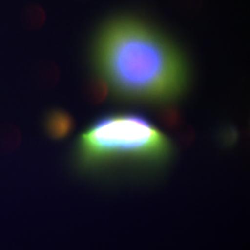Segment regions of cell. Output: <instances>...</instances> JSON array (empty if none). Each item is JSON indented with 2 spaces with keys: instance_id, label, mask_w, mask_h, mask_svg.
<instances>
[{
  "instance_id": "obj_1",
  "label": "cell",
  "mask_w": 250,
  "mask_h": 250,
  "mask_svg": "<svg viewBox=\"0 0 250 250\" xmlns=\"http://www.w3.org/2000/svg\"><path fill=\"white\" fill-rule=\"evenodd\" d=\"M90 61L109 91L129 101L170 104L187 93L191 82V68L180 46L134 14H116L99 25Z\"/></svg>"
},
{
  "instance_id": "obj_2",
  "label": "cell",
  "mask_w": 250,
  "mask_h": 250,
  "mask_svg": "<svg viewBox=\"0 0 250 250\" xmlns=\"http://www.w3.org/2000/svg\"><path fill=\"white\" fill-rule=\"evenodd\" d=\"M172 145L142 114L118 112L100 116L76 140L72 164L81 174L157 169L170 160Z\"/></svg>"
},
{
  "instance_id": "obj_3",
  "label": "cell",
  "mask_w": 250,
  "mask_h": 250,
  "mask_svg": "<svg viewBox=\"0 0 250 250\" xmlns=\"http://www.w3.org/2000/svg\"><path fill=\"white\" fill-rule=\"evenodd\" d=\"M43 128L45 134L51 139L61 140L72 133L74 120L65 109L54 107L45 112L43 118Z\"/></svg>"
},
{
  "instance_id": "obj_4",
  "label": "cell",
  "mask_w": 250,
  "mask_h": 250,
  "mask_svg": "<svg viewBox=\"0 0 250 250\" xmlns=\"http://www.w3.org/2000/svg\"><path fill=\"white\" fill-rule=\"evenodd\" d=\"M60 77L58 66L49 61H43L37 63L34 71L33 78L36 84L43 88L52 87L57 83Z\"/></svg>"
},
{
  "instance_id": "obj_5",
  "label": "cell",
  "mask_w": 250,
  "mask_h": 250,
  "mask_svg": "<svg viewBox=\"0 0 250 250\" xmlns=\"http://www.w3.org/2000/svg\"><path fill=\"white\" fill-rule=\"evenodd\" d=\"M21 21L23 28L27 31H38L45 25L46 12L40 5L29 4L21 11Z\"/></svg>"
},
{
  "instance_id": "obj_6",
  "label": "cell",
  "mask_w": 250,
  "mask_h": 250,
  "mask_svg": "<svg viewBox=\"0 0 250 250\" xmlns=\"http://www.w3.org/2000/svg\"><path fill=\"white\" fill-rule=\"evenodd\" d=\"M108 93L109 88L107 86V83L97 74H94L85 83V98L92 104H99L104 101Z\"/></svg>"
},
{
  "instance_id": "obj_7",
  "label": "cell",
  "mask_w": 250,
  "mask_h": 250,
  "mask_svg": "<svg viewBox=\"0 0 250 250\" xmlns=\"http://www.w3.org/2000/svg\"><path fill=\"white\" fill-rule=\"evenodd\" d=\"M21 143V134L14 126H6L0 130V149L14 150Z\"/></svg>"
}]
</instances>
